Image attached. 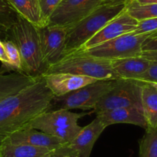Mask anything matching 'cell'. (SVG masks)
<instances>
[{"mask_svg":"<svg viewBox=\"0 0 157 157\" xmlns=\"http://www.w3.org/2000/svg\"><path fill=\"white\" fill-rule=\"evenodd\" d=\"M54 95L41 77L14 95L0 101V145L13 132L48 110Z\"/></svg>","mask_w":157,"mask_h":157,"instance_id":"cell-1","label":"cell"},{"mask_svg":"<svg viewBox=\"0 0 157 157\" xmlns=\"http://www.w3.org/2000/svg\"><path fill=\"white\" fill-rule=\"evenodd\" d=\"M13 42L21 57L23 73L41 78L47 71L40 46L38 28L20 15L7 31L6 38ZM5 38V39H6Z\"/></svg>","mask_w":157,"mask_h":157,"instance_id":"cell-2","label":"cell"},{"mask_svg":"<svg viewBox=\"0 0 157 157\" xmlns=\"http://www.w3.org/2000/svg\"><path fill=\"white\" fill-rule=\"evenodd\" d=\"M60 72L91 77L98 80L121 79L113 71L112 60L94 56L84 50L64 55L58 62L49 66L44 74Z\"/></svg>","mask_w":157,"mask_h":157,"instance_id":"cell-3","label":"cell"},{"mask_svg":"<svg viewBox=\"0 0 157 157\" xmlns=\"http://www.w3.org/2000/svg\"><path fill=\"white\" fill-rule=\"evenodd\" d=\"M126 4L102 5L67 29L65 55L80 50L105 25L125 9Z\"/></svg>","mask_w":157,"mask_h":157,"instance_id":"cell-4","label":"cell"},{"mask_svg":"<svg viewBox=\"0 0 157 157\" xmlns=\"http://www.w3.org/2000/svg\"><path fill=\"white\" fill-rule=\"evenodd\" d=\"M83 115V113L72 112L67 109L48 110L34 118L26 126L36 129L69 143L82 129L78 124V120Z\"/></svg>","mask_w":157,"mask_h":157,"instance_id":"cell-5","label":"cell"},{"mask_svg":"<svg viewBox=\"0 0 157 157\" xmlns=\"http://www.w3.org/2000/svg\"><path fill=\"white\" fill-rule=\"evenodd\" d=\"M117 80H98L62 96L54 97L48 110L61 109L94 110L102 97L115 86Z\"/></svg>","mask_w":157,"mask_h":157,"instance_id":"cell-6","label":"cell"},{"mask_svg":"<svg viewBox=\"0 0 157 157\" xmlns=\"http://www.w3.org/2000/svg\"><path fill=\"white\" fill-rule=\"evenodd\" d=\"M126 107L143 110L142 83L140 81L117 79L115 86L102 97L93 111L98 114L106 110Z\"/></svg>","mask_w":157,"mask_h":157,"instance_id":"cell-7","label":"cell"},{"mask_svg":"<svg viewBox=\"0 0 157 157\" xmlns=\"http://www.w3.org/2000/svg\"><path fill=\"white\" fill-rule=\"evenodd\" d=\"M153 32L144 34H133L131 32L117 37L90 49L81 50L94 56L110 60L140 56L143 52V44Z\"/></svg>","mask_w":157,"mask_h":157,"instance_id":"cell-8","label":"cell"},{"mask_svg":"<svg viewBox=\"0 0 157 157\" xmlns=\"http://www.w3.org/2000/svg\"><path fill=\"white\" fill-rule=\"evenodd\" d=\"M102 5V0H61L47 25L69 29Z\"/></svg>","mask_w":157,"mask_h":157,"instance_id":"cell-9","label":"cell"},{"mask_svg":"<svg viewBox=\"0 0 157 157\" xmlns=\"http://www.w3.org/2000/svg\"><path fill=\"white\" fill-rule=\"evenodd\" d=\"M37 28L43 59L48 69L49 66L58 62L65 55L67 29L50 25Z\"/></svg>","mask_w":157,"mask_h":157,"instance_id":"cell-10","label":"cell"},{"mask_svg":"<svg viewBox=\"0 0 157 157\" xmlns=\"http://www.w3.org/2000/svg\"><path fill=\"white\" fill-rule=\"evenodd\" d=\"M139 22L130 16L124 9L121 13L110 20L89 41L83 46L81 49H88L105 42L125 34L131 33L136 30Z\"/></svg>","mask_w":157,"mask_h":157,"instance_id":"cell-11","label":"cell"},{"mask_svg":"<svg viewBox=\"0 0 157 157\" xmlns=\"http://www.w3.org/2000/svg\"><path fill=\"white\" fill-rule=\"evenodd\" d=\"M54 97H60L98 81L96 78L71 73H50L42 76Z\"/></svg>","mask_w":157,"mask_h":157,"instance_id":"cell-12","label":"cell"},{"mask_svg":"<svg viewBox=\"0 0 157 157\" xmlns=\"http://www.w3.org/2000/svg\"><path fill=\"white\" fill-rule=\"evenodd\" d=\"M106 127L98 116L82 127L75 138L67 143L73 157H90L94 146Z\"/></svg>","mask_w":157,"mask_h":157,"instance_id":"cell-13","label":"cell"},{"mask_svg":"<svg viewBox=\"0 0 157 157\" xmlns=\"http://www.w3.org/2000/svg\"><path fill=\"white\" fill-rule=\"evenodd\" d=\"M6 141L15 144H25L36 147L54 149L66 144L64 141L34 128L25 127L13 132Z\"/></svg>","mask_w":157,"mask_h":157,"instance_id":"cell-14","label":"cell"},{"mask_svg":"<svg viewBox=\"0 0 157 157\" xmlns=\"http://www.w3.org/2000/svg\"><path fill=\"white\" fill-rule=\"evenodd\" d=\"M97 116L106 127L113 124L126 123L140 126L145 129L147 128L144 112L136 108L126 107L110 109L99 112L97 114Z\"/></svg>","mask_w":157,"mask_h":157,"instance_id":"cell-15","label":"cell"},{"mask_svg":"<svg viewBox=\"0 0 157 157\" xmlns=\"http://www.w3.org/2000/svg\"><path fill=\"white\" fill-rule=\"evenodd\" d=\"M151 63V61L140 55L112 60V67L119 78L136 80Z\"/></svg>","mask_w":157,"mask_h":157,"instance_id":"cell-16","label":"cell"},{"mask_svg":"<svg viewBox=\"0 0 157 157\" xmlns=\"http://www.w3.org/2000/svg\"><path fill=\"white\" fill-rule=\"evenodd\" d=\"M38 78L19 72H11L8 74L0 72V101L17 93Z\"/></svg>","mask_w":157,"mask_h":157,"instance_id":"cell-17","label":"cell"},{"mask_svg":"<svg viewBox=\"0 0 157 157\" xmlns=\"http://www.w3.org/2000/svg\"><path fill=\"white\" fill-rule=\"evenodd\" d=\"M142 83V106L147 128L157 129V89L148 83Z\"/></svg>","mask_w":157,"mask_h":157,"instance_id":"cell-18","label":"cell"},{"mask_svg":"<svg viewBox=\"0 0 157 157\" xmlns=\"http://www.w3.org/2000/svg\"><path fill=\"white\" fill-rule=\"evenodd\" d=\"M52 149L4 141L0 145V157H42Z\"/></svg>","mask_w":157,"mask_h":157,"instance_id":"cell-19","label":"cell"},{"mask_svg":"<svg viewBox=\"0 0 157 157\" xmlns=\"http://www.w3.org/2000/svg\"><path fill=\"white\" fill-rule=\"evenodd\" d=\"M21 16L36 27L44 26L40 12L38 0H9Z\"/></svg>","mask_w":157,"mask_h":157,"instance_id":"cell-20","label":"cell"},{"mask_svg":"<svg viewBox=\"0 0 157 157\" xmlns=\"http://www.w3.org/2000/svg\"><path fill=\"white\" fill-rule=\"evenodd\" d=\"M125 10L138 22L157 17V4L140 5L130 0L126 4Z\"/></svg>","mask_w":157,"mask_h":157,"instance_id":"cell-21","label":"cell"},{"mask_svg":"<svg viewBox=\"0 0 157 157\" xmlns=\"http://www.w3.org/2000/svg\"><path fill=\"white\" fill-rule=\"evenodd\" d=\"M140 157H157V129L147 128L140 141Z\"/></svg>","mask_w":157,"mask_h":157,"instance_id":"cell-22","label":"cell"},{"mask_svg":"<svg viewBox=\"0 0 157 157\" xmlns=\"http://www.w3.org/2000/svg\"><path fill=\"white\" fill-rule=\"evenodd\" d=\"M2 42L9 61V66L5 69V72H19L23 73L21 57L17 46L9 38H6Z\"/></svg>","mask_w":157,"mask_h":157,"instance_id":"cell-23","label":"cell"},{"mask_svg":"<svg viewBox=\"0 0 157 157\" xmlns=\"http://www.w3.org/2000/svg\"><path fill=\"white\" fill-rule=\"evenodd\" d=\"M19 16L9 0H0V24L9 29L16 22Z\"/></svg>","mask_w":157,"mask_h":157,"instance_id":"cell-24","label":"cell"},{"mask_svg":"<svg viewBox=\"0 0 157 157\" xmlns=\"http://www.w3.org/2000/svg\"><path fill=\"white\" fill-rule=\"evenodd\" d=\"M61 1V0H38L41 16L44 26L48 24L49 18Z\"/></svg>","mask_w":157,"mask_h":157,"instance_id":"cell-25","label":"cell"},{"mask_svg":"<svg viewBox=\"0 0 157 157\" xmlns=\"http://www.w3.org/2000/svg\"><path fill=\"white\" fill-rule=\"evenodd\" d=\"M157 31V17L144 19L138 22L136 30L133 34H144Z\"/></svg>","mask_w":157,"mask_h":157,"instance_id":"cell-26","label":"cell"},{"mask_svg":"<svg viewBox=\"0 0 157 157\" xmlns=\"http://www.w3.org/2000/svg\"><path fill=\"white\" fill-rule=\"evenodd\" d=\"M136 80L144 83H157V63L152 62L147 70L144 72Z\"/></svg>","mask_w":157,"mask_h":157,"instance_id":"cell-27","label":"cell"},{"mask_svg":"<svg viewBox=\"0 0 157 157\" xmlns=\"http://www.w3.org/2000/svg\"><path fill=\"white\" fill-rule=\"evenodd\" d=\"M67 155L73 156L70 149L67 146V143H66V144L63 145L60 147L52 149L42 157H65Z\"/></svg>","mask_w":157,"mask_h":157,"instance_id":"cell-28","label":"cell"},{"mask_svg":"<svg viewBox=\"0 0 157 157\" xmlns=\"http://www.w3.org/2000/svg\"><path fill=\"white\" fill-rule=\"evenodd\" d=\"M157 49V31L153 32L148 38L145 40L142 46L143 51Z\"/></svg>","mask_w":157,"mask_h":157,"instance_id":"cell-29","label":"cell"},{"mask_svg":"<svg viewBox=\"0 0 157 157\" xmlns=\"http://www.w3.org/2000/svg\"><path fill=\"white\" fill-rule=\"evenodd\" d=\"M0 61L2 62V68L0 69V72L1 73H4L5 69H6L8 66H9V58H8L7 53H6V49H5L4 44H3L2 40L0 39Z\"/></svg>","mask_w":157,"mask_h":157,"instance_id":"cell-30","label":"cell"},{"mask_svg":"<svg viewBox=\"0 0 157 157\" xmlns=\"http://www.w3.org/2000/svg\"><path fill=\"white\" fill-rule=\"evenodd\" d=\"M140 55L142 57H144V58L153 62L157 63V49H155V50L143 51Z\"/></svg>","mask_w":157,"mask_h":157,"instance_id":"cell-31","label":"cell"},{"mask_svg":"<svg viewBox=\"0 0 157 157\" xmlns=\"http://www.w3.org/2000/svg\"><path fill=\"white\" fill-rule=\"evenodd\" d=\"M129 0H102L103 5L127 4Z\"/></svg>","mask_w":157,"mask_h":157,"instance_id":"cell-32","label":"cell"},{"mask_svg":"<svg viewBox=\"0 0 157 157\" xmlns=\"http://www.w3.org/2000/svg\"><path fill=\"white\" fill-rule=\"evenodd\" d=\"M129 1H130V0H129ZM132 1H134L135 2L140 5L157 4V0H132Z\"/></svg>","mask_w":157,"mask_h":157,"instance_id":"cell-33","label":"cell"},{"mask_svg":"<svg viewBox=\"0 0 157 157\" xmlns=\"http://www.w3.org/2000/svg\"><path fill=\"white\" fill-rule=\"evenodd\" d=\"M8 29L2 25L0 24V38L3 37V40L6 38V35H7Z\"/></svg>","mask_w":157,"mask_h":157,"instance_id":"cell-34","label":"cell"},{"mask_svg":"<svg viewBox=\"0 0 157 157\" xmlns=\"http://www.w3.org/2000/svg\"><path fill=\"white\" fill-rule=\"evenodd\" d=\"M150 84L153 85V86H154V87L156 88V89H157V83H150Z\"/></svg>","mask_w":157,"mask_h":157,"instance_id":"cell-35","label":"cell"},{"mask_svg":"<svg viewBox=\"0 0 157 157\" xmlns=\"http://www.w3.org/2000/svg\"><path fill=\"white\" fill-rule=\"evenodd\" d=\"M65 157H73V156H71V155H67V156H65Z\"/></svg>","mask_w":157,"mask_h":157,"instance_id":"cell-36","label":"cell"}]
</instances>
